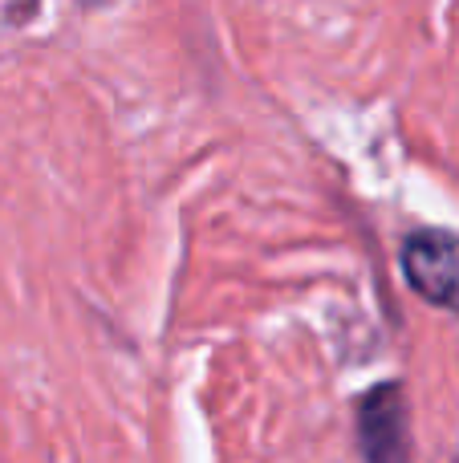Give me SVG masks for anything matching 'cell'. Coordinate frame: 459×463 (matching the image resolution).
<instances>
[{
  "instance_id": "obj_1",
  "label": "cell",
  "mask_w": 459,
  "mask_h": 463,
  "mask_svg": "<svg viewBox=\"0 0 459 463\" xmlns=\"http://www.w3.org/2000/svg\"><path fill=\"white\" fill-rule=\"evenodd\" d=\"M403 280L427 305L459 317V232L452 228H419L403 240Z\"/></svg>"
},
{
  "instance_id": "obj_2",
  "label": "cell",
  "mask_w": 459,
  "mask_h": 463,
  "mask_svg": "<svg viewBox=\"0 0 459 463\" xmlns=\"http://www.w3.org/2000/svg\"><path fill=\"white\" fill-rule=\"evenodd\" d=\"M358 451L366 463H411L403 383H379L358 399Z\"/></svg>"
},
{
  "instance_id": "obj_3",
  "label": "cell",
  "mask_w": 459,
  "mask_h": 463,
  "mask_svg": "<svg viewBox=\"0 0 459 463\" xmlns=\"http://www.w3.org/2000/svg\"><path fill=\"white\" fill-rule=\"evenodd\" d=\"M81 5H86V8H94V5H106V0H81Z\"/></svg>"
}]
</instances>
